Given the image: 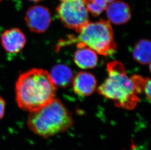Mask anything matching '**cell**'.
Returning <instances> with one entry per match:
<instances>
[{
    "mask_svg": "<svg viewBox=\"0 0 151 150\" xmlns=\"http://www.w3.org/2000/svg\"><path fill=\"white\" fill-rule=\"evenodd\" d=\"M56 86L47 71L33 68L19 76L15 85L19 107L32 112L43 107L55 96Z\"/></svg>",
    "mask_w": 151,
    "mask_h": 150,
    "instance_id": "1",
    "label": "cell"
},
{
    "mask_svg": "<svg viewBox=\"0 0 151 150\" xmlns=\"http://www.w3.org/2000/svg\"><path fill=\"white\" fill-rule=\"evenodd\" d=\"M108 76L99 87L97 92L111 99L116 107L132 110L139 101L138 92L132 76L129 77L124 65L119 61L107 64Z\"/></svg>",
    "mask_w": 151,
    "mask_h": 150,
    "instance_id": "2",
    "label": "cell"
},
{
    "mask_svg": "<svg viewBox=\"0 0 151 150\" xmlns=\"http://www.w3.org/2000/svg\"><path fill=\"white\" fill-rule=\"evenodd\" d=\"M78 33L77 36L70 35L60 40L56 47L57 51L73 44H77V48L87 47L104 56L112 55L116 51L114 31L108 21H89Z\"/></svg>",
    "mask_w": 151,
    "mask_h": 150,
    "instance_id": "3",
    "label": "cell"
},
{
    "mask_svg": "<svg viewBox=\"0 0 151 150\" xmlns=\"http://www.w3.org/2000/svg\"><path fill=\"white\" fill-rule=\"evenodd\" d=\"M73 124L70 112L56 99L43 107L30 112L27 119L30 130L45 138L65 132Z\"/></svg>",
    "mask_w": 151,
    "mask_h": 150,
    "instance_id": "4",
    "label": "cell"
},
{
    "mask_svg": "<svg viewBox=\"0 0 151 150\" xmlns=\"http://www.w3.org/2000/svg\"><path fill=\"white\" fill-rule=\"evenodd\" d=\"M56 11L64 26L77 33L90 21L86 0L62 1Z\"/></svg>",
    "mask_w": 151,
    "mask_h": 150,
    "instance_id": "5",
    "label": "cell"
},
{
    "mask_svg": "<svg viewBox=\"0 0 151 150\" xmlns=\"http://www.w3.org/2000/svg\"><path fill=\"white\" fill-rule=\"evenodd\" d=\"M24 21L31 32L42 33L47 30L50 26L51 14L49 9L45 6H32L26 12Z\"/></svg>",
    "mask_w": 151,
    "mask_h": 150,
    "instance_id": "6",
    "label": "cell"
},
{
    "mask_svg": "<svg viewBox=\"0 0 151 150\" xmlns=\"http://www.w3.org/2000/svg\"><path fill=\"white\" fill-rule=\"evenodd\" d=\"M105 10L108 21L116 25L125 24L131 18L130 6L121 1L116 0L109 4Z\"/></svg>",
    "mask_w": 151,
    "mask_h": 150,
    "instance_id": "7",
    "label": "cell"
},
{
    "mask_svg": "<svg viewBox=\"0 0 151 150\" xmlns=\"http://www.w3.org/2000/svg\"><path fill=\"white\" fill-rule=\"evenodd\" d=\"M26 41L24 34L16 28L6 30L1 36V44L5 50L10 53L19 52L24 47Z\"/></svg>",
    "mask_w": 151,
    "mask_h": 150,
    "instance_id": "8",
    "label": "cell"
},
{
    "mask_svg": "<svg viewBox=\"0 0 151 150\" xmlns=\"http://www.w3.org/2000/svg\"><path fill=\"white\" fill-rule=\"evenodd\" d=\"M73 89L76 93L82 96H88L96 90L97 81L90 73L80 72L73 78Z\"/></svg>",
    "mask_w": 151,
    "mask_h": 150,
    "instance_id": "9",
    "label": "cell"
},
{
    "mask_svg": "<svg viewBox=\"0 0 151 150\" xmlns=\"http://www.w3.org/2000/svg\"><path fill=\"white\" fill-rule=\"evenodd\" d=\"M74 61L76 64L82 69L94 68L97 65L98 57L96 53L87 47L77 48L74 53Z\"/></svg>",
    "mask_w": 151,
    "mask_h": 150,
    "instance_id": "10",
    "label": "cell"
},
{
    "mask_svg": "<svg viewBox=\"0 0 151 150\" xmlns=\"http://www.w3.org/2000/svg\"><path fill=\"white\" fill-rule=\"evenodd\" d=\"M50 76L56 86L66 87L73 79V74L70 68L64 64H57L53 67Z\"/></svg>",
    "mask_w": 151,
    "mask_h": 150,
    "instance_id": "11",
    "label": "cell"
},
{
    "mask_svg": "<svg viewBox=\"0 0 151 150\" xmlns=\"http://www.w3.org/2000/svg\"><path fill=\"white\" fill-rule=\"evenodd\" d=\"M134 60L142 64H150L151 61V43L149 40H141L134 45L133 51Z\"/></svg>",
    "mask_w": 151,
    "mask_h": 150,
    "instance_id": "12",
    "label": "cell"
},
{
    "mask_svg": "<svg viewBox=\"0 0 151 150\" xmlns=\"http://www.w3.org/2000/svg\"><path fill=\"white\" fill-rule=\"evenodd\" d=\"M6 104L4 100L0 96V119L3 118L4 114Z\"/></svg>",
    "mask_w": 151,
    "mask_h": 150,
    "instance_id": "13",
    "label": "cell"
},
{
    "mask_svg": "<svg viewBox=\"0 0 151 150\" xmlns=\"http://www.w3.org/2000/svg\"><path fill=\"white\" fill-rule=\"evenodd\" d=\"M116 1V0H105V1L107 3V4H109L113 2V1Z\"/></svg>",
    "mask_w": 151,
    "mask_h": 150,
    "instance_id": "14",
    "label": "cell"
},
{
    "mask_svg": "<svg viewBox=\"0 0 151 150\" xmlns=\"http://www.w3.org/2000/svg\"><path fill=\"white\" fill-rule=\"evenodd\" d=\"M29 1H32V2H34V3H38L39 1H41L42 0H27Z\"/></svg>",
    "mask_w": 151,
    "mask_h": 150,
    "instance_id": "15",
    "label": "cell"
},
{
    "mask_svg": "<svg viewBox=\"0 0 151 150\" xmlns=\"http://www.w3.org/2000/svg\"><path fill=\"white\" fill-rule=\"evenodd\" d=\"M59 1H60L62 2V1H67V0H59Z\"/></svg>",
    "mask_w": 151,
    "mask_h": 150,
    "instance_id": "16",
    "label": "cell"
},
{
    "mask_svg": "<svg viewBox=\"0 0 151 150\" xmlns=\"http://www.w3.org/2000/svg\"><path fill=\"white\" fill-rule=\"evenodd\" d=\"M3 1V0H0V1Z\"/></svg>",
    "mask_w": 151,
    "mask_h": 150,
    "instance_id": "17",
    "label": "cell"
}]
</instances>
